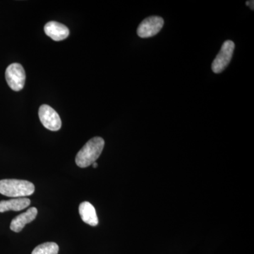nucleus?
<instances>
[{"mask_svg":"<svg viewBox=\"0 0 254 254\" xmlns=\"http://www.w3.org/2000/svg\"><path fill=\"white\" fill-rule=\"evenodd\" d=\"M35 187L31 182L26 180H0V193L12 198H22L34 193Z\"/></svg>","mask_w":254,"mask_h":254,"instance_id":"obj_2","label":"nucleus"},{"mask_svg":"<svg viewBox=\"0 0 254 254\" xmlns=\"http://www.w3.org/2000/svg\"><path fill=\"white\" fill-rule=\"evenodd\" d=\"M59 247L55 242H46L38 246L31 254H58Z\"/></svg>","mask_w":254,"mask_h":254,"instance_id":"obj_11","label":"nucleus"},{"mask_svg":"<svg viewBox=\"0 0 254 254\" xmlns=\"http://www.w3.org/2000/svg\"><path fill=\"white\" fill-rule=\"evenodd\" d=\"M93 168H96L97 167H98V163H95V162L94 163H93Z\"/></svg>","mask_w":254,"mask_h":254,"instance_id":"obj_13","label":"nucleus"},{"mask_svg":"<svg viewBox=\"0 0 254 254\" xmlns=\"http://www.w3.org/2000/svg\"><path fill=\"white\" fill-rule=\"evenodd\" d=\"M31 204V200L26 198H16L0 201V213L9 211H20Z\"/></svg>","mask_w":254,"mask_h":254,"instance_id":"obj_9","label":"nucleus"},{"mask_svg":"<svg viewBox=\"0 0 254 254\" xmlns=\"http://www.w3.org/2000/svg\"><path fill=\"white\" fill-rule=\"evenodd\" d=\"M163 18L158 16H152L145 18L138 28L137 35L141 38H150L158 34L163 27Z\"/></svg>","mask_w":254,"mask_h":254,"instance_id":"obj_5","label":"nucleus"},{"mask_svg":"<svg viewBox=\"0 0 254 254\" xmlns=\"http://www.w3.org/2000/svg\"><path fill=\"white\" fill-rule=\"evenodd\" d=\"M79 214L82 220L91 226H96L98 218L93 205L89 202L84 201L79 205Z\"/></svg>","mask_w":254,"mask_h":254,"instance_id":"obj_10","label":"nucleus"},{"mask_svg":"<svg viewBox=\"0 0 254 254\" xmlns=\"http://www.w3.org/2000/svg\"><path fill=\"white\" fill-rule=\"evenodd\" d=\"M38 115L43 126L50 131H58L61 128L62 121L59 115L49 105H41Z\"/></svg>","mask_w":254,"mask_h":254,"instance_id":"obj_6","label":"nucleus"},{"mask_svg":"<svg viewBox=\"0 0 254 254\" xmlns=\"http://www.w3.org/2000/svg\"><path fill=\"white\" fill-rule=\"evenodd\" d=\"M105 141L100 137H94L87 142L76 157V163L79 168H88L93 165L103 152Z\"/></svg>","mask_w":254,"mask_h":254,"instance_id":"obj_1","label":"nucleus"},{"mask_svg":"<svg viewBox=\"0 0 254 254\" xmlns=\"http://www.w3.org/2000/svg\"><path fill=\"white\" fill-rule=\"evenodd\" d=\"M44 31L47 36H49L55 41H63L69 36L68 28L64 25L57 21H50L46 23Z\"/></svg>","mask_w":254,"mask_h":254,"instance_id":"obj_7","label":"nucleus"},{"mask_svg":"<svg viewBox=\"0 0 254 254\" xmlns=\"http://www.w3.org/2000/svg\"><path fill=\"white\" fill-rule=\"evenodd\" d=\"M5 78L13 91H19L22 90L26 81V73L22 65L18 63L10 64L6 68Z\"/></svg>","mask_w":254,"mask_h":254,"instance_id":"obj_3","label":"nucleus"},{"mask_svg":"<svg viewBox=\"0 0 254 254\" xmlns=\"http://www.w3.org/2000/svg\"><path fill=\"white\" fill-rule=\"evenodd\" d=\"M246 4H247V6H250L251 9L254 10V1L253 0H252V1H247V2H246Z\"/></svg>","mask_w":254,"mask_h":254,"instance_id":"obj_12","label":"nucleus"},{"mask_svg":"<svg viewBox=\"0 0 254 254\" xmlns=\"http://www.w3.org/2000/svg\"><path fill=\"white\" fill-rule=\"evenodd\" d=\"M38 214V210L35 207L28 209L27 211L21 213L16 218L13 219L10 225V229L13 232H20L26 225L30 223L36 219Z\"/></svg>","mask_w":254,"mask_h":254,"instance_id":"obj_8","label":"nucleus"},{"mask_svg":"<svg viewBox=\"0 0 254 254\" xmlns=\"http://www.w3.org/2000/svg\"><path fill=\"white\" fill-rule=\"evenodd\" d=\"M235 48V43L232 41H226L222 44L221 50L212 63V71L214 73H222L227 68L233 56Z\"/></svg>","mask_w":254,"mask_h":254,"instance_id":"obj_4","label":"nucleus"}]
</instances>
